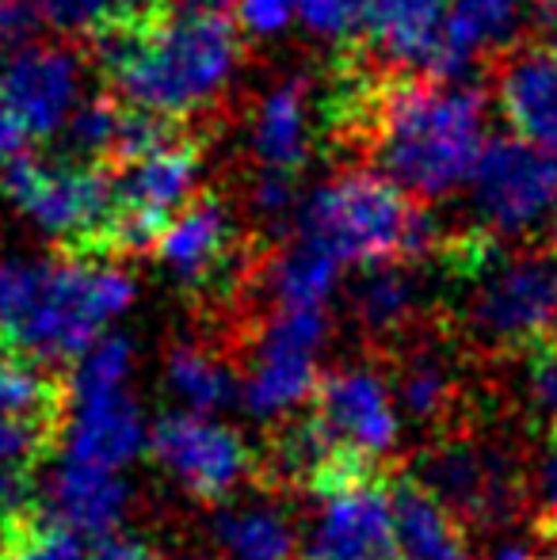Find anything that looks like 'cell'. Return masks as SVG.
Here are the masks:
<instances>
[{
	"label": "cell",
	"instance_id": "obj_36",
	"mask_svg": "<svg viewBox=\"0 0 557 560\" xmlns=\"http://www.w3.org/2000/svg\"><path fill=\"white\" fill-rule=\"evenodd\" d=\"M233 12H237V23L245 35L268 43V38H279L298 20V0H237Z\"/></svg>",
	"mask_w": 557,
	"mask_h": 560
},
{
	"label": "cell",
	"instance_id": "obj_21",
	"mask_svg": "<svg viewBox=\"0 0 557 560\" xmlns=\"http://www.w3.org/2000/svg\"><path fill=\"white\" fill-rule=\"evenodd\" d=\"M497 107L515 138L557 156V61L550 54H512L497 77Z\"/></svg>",
	"mask_w": 557,
	"mask_h": 560
},
{
	"label": "cell",
	"instance_id": "obj_14",
	"mask_svg": "<svg viewBox=\"0 0 557 560\" xmlns=\"http://www.w3.org/2000/svg\"><path fill=\"white\" fill-rule=\"evenodd\" d=\"M313 495L317 518L310 526L305 560H405L394 530L390 488H382L371 469L348 472Z\"/></svg>",
	"mask_w": 557,
	"mask_h": 560
},
{
	"label": "cell",
	"instance_id": "obj_4",
	"mask_svg": "<svg viewBox=\"0 0 557 560\" xmlns=\"http://www.w3.org/2000/svg\"><path fill=\"white\" fill-rule=\"evenodd\" d=\"M298 236L317 244L340 267H374L428 256L439 225L386 172L348 168L328 176L302 199Z\"/></svg>",
	"mask_w": 557,
	"mask_h": 560
},
{
	"label": "cell",
	"instance_id": "obj_9",
	"mask_svg": "<svg viewBox=\"0 0 557 560\" xmlns=\"http://www.w3.org/2000/svg\"><path fill=\"white\" fill-rule=\"evenodd\" d=\"M328 339L325 310H271L241 382V405L264 423L290 420L317 397V359Z\"/></svg>",
	"mask_w": 557,
	"mask_h": 560
},
{
	"label": "cell",
	"instance_id": "obj_28",
	"mask_svg": "<svg viewBox=\"0 0 557 560\" xmlns=\"http://www.w3.org/2000/svg\"><path fill=\"white\" fill-rule=\"evenodd\" d=\"M420 310V282L402 264H374L351 287V313L371 336L402 332Z\"/></svg>",
	"mask_w": 557,
	"mask_h": 560
},
{
	"label": "cell",
	"instance_id": "obj_24",
	"mask_svg": "<svg viewBox=\"0 0 557 560\" xmlns=\"http://www.w3.org/2000/svg\"><path fill=\"white\" fill-rule=\"evenodd\" d=\"M394 530L405 560H466L462 526L417 477H402L390 488Z\"/></svg>",
	"mask_w": 557,
	"mask_h": 560
},
{
	"label": "cell",
	"instance_id": "obj_12",
	"mask_svg": "<svg viewBox=\"0 0 557 560\" xmlns=\"http://www.w3.org/2000/svg\"><path fill=\"white\" fill-rule=\"evenodd\" d=\"M413 477L451 511L454 518L466 523L497 526L520 511L523 477L512 465V457L492 446H477L466 439L431 446L417 462Z\"/></svg>",
	"mask_w": 557,
	"mask_h": 560
},
{
	"label": "cell",
	"instance_id": "obj_22",
	"mask_svg": "<svg viewBox=\"0 0 557 560\" xmlns=\"http://www.w3.org/2000/svg\"><path fill=\"white\" fill-rule=\"evenodd\" d=\"M69 145L81 161H104L115 156L119 164L135 161V156L149 153L153 145H161L169 138L161 118L141 115L127 104H115V100H84V107L73 115L66 130Z\"/></svg>",
	"mask_w": 557,
	"mask_h": 560
},
{
	"label": "cell",
	"instance_id": "obj_8",
	"mask_svg": "<svg viewBox=\"0 0 557 560\" xmlns=\"http://www.w3.org/2000/svg\"><path fill=\"white\" fill-rule=\"evenodd\" d=\"M469 207L497 241L550 229L557 222V156L515 133L489 138L469 179Z\"/></svg>",
	"mask_w": 557,
	"mask_h": 560
},
{
	"label": "cell",
	"instance_id": "obj_2",
	"mask_svg": "<svg viewBox=\"0 0 557 560\" xmlns=\"http://www.w3.org/2000/svg\"><path fill=\"white\" fill-rule=\"evenodd\" d=\"M96 58L123 104L176 122L207 112L230 92L241 69V35L225 15H141L100 35Z\"/></svg>",
	"mask_w": 557,
	"mask_h": 560
},
{
	"label": "cell",
	"instance_id": "obj_46",
	"mask_svg": "<svg viewBox=\"0 0 557 560\" xmlns=\"http://www.w3.org/2000/svg\"><path fill=\"white\" fill-rule=\"evenodd\" d=\"M554 446H557V423H554Z\"/></svg>",
	"mask_w": 557,
	"mask_h": 560
},
{
	"label": "cell",
	"instance_id": "obj_38",
	"mask_svg": "<svg viewBox=\"0 0 557 560\" xmlns=\"http://www.w3.org/2000/svg\"><path fill=\"white\" fill-rule=\"evenodd\" d=\"M23 126L15 122L12 107H8V100L0 96V176H4L8 168H12L15 161H20V145H23Z\"/></svg>",
	"mask_w": 557,
	"mask_h": 560
},
{
	"label": "cell",
	"instance_id": "obj_7",
	"mask_svg": "<svg viewBox=\"0 0 557 560\" xmlns=\"http://www.w3.org/2000/svg\"><path fill=\"white\" fill-rule=\"evenodd\" d=\"M66 423V397L38 362L0 354V518L27 515L38 465Z\"/></svg>",
	"mask_w": 557,
	"mask_h": 560
},
{
	"label": "cell",
	"instance_id": "obj_15",
	"mask_svg": "<svg viewBox=\"0 0 557 560\" xmlns=\"http://www.w3.org/2000/svg\"><path fill=\"white\" fill-rule=\"evenodd\" d=\"M313 420L356 462L371 465L386 457L402 439V405L394 385L367 362L340 366L321 377L313 397Z\"/></svg>",
	"mask_w": 557,
	"mask_h": 560
},
{
	"label": "cell",
	"instance_id": "obj_32",
	"mask_svg": "<svg viewBox=\"0 0 557 560\" xmlns=\"http://www.w3.org/2000/svg\"><path fill=\"white\" fill-rule=\"evenodd\" d=\"M130 374H135V343L119 332H107L73 362L69 397H84V393H119L130 385Z\"/></svg>",
	"mask_w": 557,
	"mask_h": 560
},
{
	"label": "cell",
	"instance_id": "obj_19",
	"mask_svg": "<svg viewBox=\"0 0 557 560\" xmlns=\"http://www.w3.org/2000/svg\"><path fill=\"white\" fill-rule=\"evenodd\" d=\"M61 435H66V457L119 472L135 462L141 450H149V423L127 389L66 397Z\"/></svg>",
	"mask_w": 557,
	"mask_h": 560
},
{
	"label": "cell",
	"instance_id": "obj_27",
	"mask_svg": "<svg viewBox=\"0 0 557 560\" xmlns=\"http://www.w3.org/2000/svg\"><path fill=\"white\" fill-rule=\"evenodd\" d=\"M164 385L184 412L214 416L241 397L233 370L199 343H176L164 359Z\"/></svg>",
	"mask_w": 557,
	"mask_h": 560
},
{
	"label": "cell",
	"instance_id": "obj_25",
	"mask_svg": "<svg viewBox=\"0 0 557 560\" xmlns=\"http://www.w3.org/2000/svg\"><path fill=\"white\" fill-rule=\"evenodd\" d=\"M523 15L527 0H451L446 81H466L485 54L512 43L523 27Z\"/></svg>",
	"mask_w": 557,
	"mask_h": 560
},
{
	"label": "cell",
	"instance_id": "obj_31",
	"mask_svg": "<svg viewBox=\"0 0 557 560\" xmlns=\"http://www.w3.org/2000/svg\"><path fill=\"white\" fill-rule=\"evenodd\" d=\"M153 0H35L43 23L61 35H107V31L149 15Z\"/></svg>",
	"mask_w": 557,
	"mask_h": 560
},
{
	"label": "cell",
	"instance_id": "obj_23",
	"mask_svg": "<svg viewBox=\"0 0 557 560\" xmlns=\"http://www.w3.org/2000/svg\"><path fill=\"white\" fill-rule=\"evenodd\" d=\"M210 541L222 560H294L298 530L271 500L222 503L210 518Z\"/></svg>",
	"mask_w": 557,
	"mask_h": 560
},
{
	"label": "cell",
	"instance_id": "obj_44",
	"mask_svg": "<svg viewBox=\"0 0 557 560\" xmlns=\"http://www.w3.org/2000/svg\"><path fill=\"white\" fill-rule=\"evenodd\" d=\"M546 54L557 61V15H554V23H550V35H546Z\"/></svg>",
	"mask_w": 557,
	"mask_h": 560
},
{
	"label": "cell",
	"instance_id": "obj_13",
	"mask_svg": "<svg viewBox=\"0 0 557 560\" xmlns=\"http://www.w3.org/2000/svg\"><path fill=\"white\" fill-rule=\"evenodd\" d=\"M89 69L66 43H23L0 66V96L27 138H58L84 107Z\"/></svg>",
	"mask_w": 557,
	"mask_h": 560
},
{
	"label": "cell",
	"instance_id": "obj_42",
	"mask_svg": "<svg viewBox=\"0 0 557 560\" xmlns=\"http://www.w3.org/2000/svg\"><path fill=\"white\" fill-rule=\"evenodd\" d=\"M492 560H543V557H538L535 549L520 546V541H504V546L492 553Z\"/></svg>",
	"mask_w": 557,
	"mask_h": 560
},
{
	"label": "cell",
	"instance_id": "obj_26",
	"mask_svg": "<svg viewBox=\"0 0 557 560\" xmlns=\"http://www.w3.org/2000/svg\"><path fill=\"white\" fill-rule=\"evenodd\" d=\"M336 287H340V264L302 236L279 248L264 267V290L276 310H325Z\"/></svg>",
	"mask_w": 557,
	"mask_h": 560
},
{
	"label": "cell",
	"instance_id": "obj_11",
	"mask_svg": "<svg viewBox=\"0 0 557 560\" xmlns=\"http://www.w3.org/2000/svg\"><path fill=\"white\" fill-rule=\"evenodd\" d=\"M149 457L169 472V480L207 503H225L256 472V454L237 428L184 408L149 428Z\"/></svg>",
	"mask_w": 557,
	"mask_h": 560
},
{
	"label": "cell",
	"instance_id": "obj_39",
	"mask_svg": "<svg viewBox=\"0 0 557 560\" xmlns=\"http://www.w3.org/2000/svg\"><path fill=\"white\" fill-rule=\"evenodd\" d=\"M89 560H156V553L146 546V541H138V538H115V534H112V538L100 541V549Z\"/></svg>",
	"mask_w": 557,
	"mask_h": 560
},
{
	"label": "cell",
	"instance_id": "obj_45",
	"mask_svg": "<svg viewBox=\"0 0 557 560\" xmlns=\"http://www.w3.org/2000/svg\"><path fill=\"white\" fill-rule=\"evenodd\" d=\"M550 267H554V279H557V244H554V264Z\"/></svg>",
	"mask_w": 557,
	"mask_h": 560
},
{
	"label": "cell",
	"instance_id": "obj_3",
	"mask_svg": "<svg viewBox=\"0 0 557 560\" xmlns=\"http://www.w3.org/2000/svg\"><path fill=\"white\" fill-rule=\"evenodd\" d=\"M374 153L413 199H446L474 179L489 145V107L466 81L397 84L374 104Z\"/></svg>",
	"mask_w": 557,
	"mask_h": 560
},
{
	"label": "cell",
	"instance_id": "obj_47",
	"mask_svg": "<svg viewBox=\"0 0 557 560\" xmlns=\"http://www.w3.org/2000/svg\"><path fill=\"white\" fill-rule=\"evenodd\" d=\"M550 4H557V0H550Z\"/></svg>",
	"mask_w": 557,
	"mask_h": 560
},
{
	"label": "cell",
	"instance_id": "obj_40",
	"mask_svg": "<svg viewBox=\"0 0 557 560\" xmlns=\"http://www.w3.org/2000/svg\"><path fill=\"white\" fill-rule=\"evenodd\" d=\"M538 495H543L546 508L557 515V446H550V454L538 465Z\"/></svg>",
	"mask_w": 557,
	"mask_h": 560
},
{
	"label": "cell",
	"instance_id": "obj_20",
	"mask_svg": "<svg viewBox=\"0 0 557 560\" xmlns=\"http://www.w3.org/2000/svg\"><path fill=\"white\" fill-rule=\"evenodd\" d=\"M313 138H317V112L305 77H287L256 100L248 118V149L264 172L294 176L310 161Z\"/></svg>",
	"mask_w": 557,
	"mask_h": 560
},
{
	"label": "cell",
	"instance_id": "obj_18",
	"mask_svg": "<svg viewBox=\"0 0 557 560\" xmlns=\"http://www.w3.org/2000/svg\"><path fill=\"white\" fill-rule=\"evenodd\" d=\"M38 492H43V515L50 523L100 541L112 538L130 508V485L119 469L77 462V457H61L46 472Z\"/></svg>",
	"mask_w": 557,
	"mask_h": 560
},
{
	"label": "cell",
	"instance_id": "obj_33",
	"mask_svg": "<svg viewBox=\"0 0 557 560\" xmlns=\"http://www.w3.org/2000/svg\"><path fill=\"white\" fill-rule=\"evenodd\" d=\"M298 23L325 46H344L367 31V0H298Z\"/></svg>",
	"mask_w": 557,
	"mask_h": 560
},
{
	"label": "cell",
	"instance_id": "obj_34",
	"mask_svg": "<svg viewBox=\"0 0 557 560\" xmlns=\"http://www.w3.org/2000/svg\"><path fill=\"white\" fill-rule=\"evenodd\" d=\"M302 199L305 195L298 191L290 172H260V179L253 184V195H248V207H253L256 222L282 233V229L298 225Z\"/></svg>",
	"mask_w": 557,
	"mask_h": 560
},
{
	"label": "cell",
	"instance_id": "obj_17",
	"mask_svg": "<svg viewBox=\"0 0 557 560\" xmlns=\"http://www.w3.org/2000/svg\"><path fill=\"white\" fill-rule=\"evenodd\" d=\"M367 38L386 66L446 81L451 0H367Z\"/></svg>",
	"mask_w": 557,
	"mask_h": 560
},
{
	"label": "cell",
	"instance_id": "obj_1",
	"mask_svg": "<svg viewBox=\"0 0 557 560\" xmlns=\"http://www.w3.org/2000/svg\"><path fill=\"white\" fill-rule=\"evenodd\" d=\"M138 302L123 264L89 256H0V354L77 362Z\"/></svg>",
	"mask_w": 557,
	"mask_h": 560
},
{
	"label": "cell",
	"instance_id": "obj_35",
	"mask_svg": "<svg viewBox=\"0 0 557 560\" xmlns=\"http://www.w3.org/2000/svg\"><path fill=\"white\" fill-rule=\"evenodd\" d=\"M520 393L527 408L557 423V347H535L523 362Z\"/></svg>",
	"mask_w": 557,
	"mask_h": 560
},
{
	"label": "cell",
	"instance_id": "obj_16",
	"mask_svg": "<svg viewBox=\"0 0 557 560\" xmlns=\"http://www.w3.org/2000/svg\"><path fill=\"white\" fill-rule=\"evenodd\" d=\"M153 256L161 271L184 290H207L222 282L237 256V218L218 199H195L156 236Z\"/></svg>",
	"mask_w": 557,
	"mask_h": 560
},
{
	"label": "cell",
	"instance_id": "obj_43",
	"mask_svg": "<svg viewBox=\"0 0 557 560\" xmlns=\"http://www.w3.org/2000/svg\"><path fill=\"white\" fill-rule=\"evenodd\" d=\"M543 560H557V515H550V523L543 526V549H538Z\"/></svg>",
	"mask_w": 557,
	"mask_h": 560
},
{
	"label": "cell",
	"instance_id": "obj_29",
	"mask_svg": "<svg viewBox=\"0 0 557 560\" xmlns=\"http://www.w3.org/2000/svg\"><path fill=\"white\" fill-rule=\"evenodd\" d=\"M394 393L405 416H413L420 423H436L443 420L454 400V374L436 351H417L405 359Z\"/></svg>",
	"mask_w": 557,
	"mask_h": 560
},
{
	"label": "cell",
	"instance_id": "obj_30",
	"mask_svg": "<svg viewBox=\"0 0 557 560\" xmlns=\"http://www.w3.org/2000/svg\"><path fill=\"white\" fill-rule=\"evenodd\" d=\"M0 560H89L84 538L50 518H0Z\"/></svg>",
	"mask_w": 557,
	"mask_h": 560
},
{
	"label": "cell",
	"instance_id": "obj_5",
	"mask_svg": "<svg viewBox=\"0 0 557 560\" xmlns=\"http://www.w3.org/2000/svg\"><path fill=\"white\" fill-rule=\"evenodd\" d=\"M0 195L35 233L54 244H107L115 179L81 156H20L0 176Z\"/></svg>",
	"mask_w": 557,
	"mask_h": 560
},
{
	"label": "cell",
	"instance_id": "obj_6",
	"mask_svg": "<svg viewBox=\"0 0 557 560\" xmlns=\"http://www.w3.org/2000/svg\"><path fill=\"white\" fill-rule=\"evenodd\" d=\"M469 282L462 325L485 351H535L557 325L554 267L535 256H497L477 244L466 259Z\"/></svg>",
	"mask_w": 557,
	"mask_h": 560
},
{
	"label": "cell",
	"instance_id": "obj_10",
	"mask_svg": "<svg viewBox=\"0 0 557 560\" xmlns=\"http://www.w3.org/2000/svg\"><path fill=\"white\" fill-rule=\"evenodd\" d=\"M199 149L169 133L161 145L127 161L115 176V218L107 244L119 252L153 248L164 225L199 199Z\"/></svg>",
	"mask_w": 557,
	"mask_h": 560
},
{
	"label": "cell",
	"instance_id": "obj_37",
	"mask_svg": "<svg viewBox=\"0 0 557 560\" xmlns=\"http://www.w3.org/2000/svg\"><path fill=\"white\" fill-rule=\"evenodd\" d=\"M38 8L31 0H0V54H12L27 43V31L35 23Z\"/></svg>",
	"mask_w": 557,
	"mask_h": 560
},
{
	"label": "cell",
	"instance_id": "obj_41",
	"mask_svg": "<svg viewBox=\"0 0 557 560\" xmlns=\"http://www.w3.org/2000/svg\"><path fill=\"white\" fill-rule=\"evenodd\" d=\"M169 12H202V15H225V8L237 0H164Z\"/></svg>",
	"mask_w": 557,
	"mask_h": 560
}]
</instances>
